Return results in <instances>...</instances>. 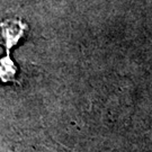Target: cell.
Here are the masks:
<instances>
[{"mask_svg":"<svg viewBox=\"0 0 152 152\" xmlns=\"http://www.w3.org/2000/svg\"><path fill=\"white\" fill-rule=\"evenodd\" d=\"M27 29V24L22 19L7 18L0 22V39L2 41L0 44L6 50L5 56H10V49L17 45V43L26 35Z\"/></svg>","mask_w":152,"mask_h":152,"instance_id":"6da1fadb","label":"cell"}]
</instances>
